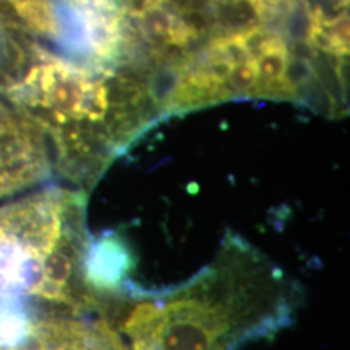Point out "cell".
I'll return each instance as SVG.
<instances>
[{"label":"cell","instance_id":"obj_1","mask_svg":"<svg viewBox=\"0 0 350 350\" xmlns=\"http://www.w3.org/2000/svg\"><path fill=\"white\" fill-rule=\"evenodd\" d=\"M301 291L258 248L227 234L214 260L161 292V350H239L294 321Z\"/></svg>","mask_w":350,"mask_h":350},{"label":"cell","instance_id":"obj_2","mask_svg":"<svg viewBox=\"0 0 350 350\" xmlns=\"http://www.w3.org/2000/svg\"><path fill=\"white\" fill-rule=\"evenodd\" d=\"M26 350H130L104 318L81 314H46L34 321Z\"/></svg>","mask_w":350,"mask_h":350},{"label":"cell","instance_id":"obj_3","mask_svg":"<svg viewBox=\"0 0 350 350\" xmlns=\"http://www.w3.org/2000/svg\"><path fill=\"white\" fill-rule=\"evenodd\" d=\"M135 268L137 258L124 235L104 232L90 240L83 262V282L98 304V310L100 301L124 292Z\"/></svg>","mask_w":350,"mask_h":350}]
</instances>
